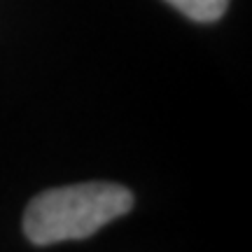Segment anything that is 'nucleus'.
I'll list each match as a JSON object with an SVG mask.
<instances>
[{
	"label": "nucleus",
	"mask_w": 252,
	"mask_h": 252,
	"mask_svg": "<svg viewBox=\"0 0 252 252\" xmlns=\"http://www.w3.org/2000/svg\"><path fill=\"white\" fill-rule=\"evenodd\" d=\"M133 208V194L115 182H82L47 189L24 213V234L35 245L89 238Z\"/></svg>",
	"instance_id": "nucleus-1"
},
{
	"label": "nucleus",
	"mask_w": 252,
	"mask_h": 252,
	"mask_svg": "<svg viewBox=\"0 0 252 252\" xmlns=\"http://www.w3.org/2000/svg\"><path fill=\"white\" fill-rule=\"evenodd\" d=\"M166 2H171L185 17L201 21V24L217 21L229 7V0H166Z\"/></svg>",
	"instance_id": "nucleus-2"
}]
</instances>
